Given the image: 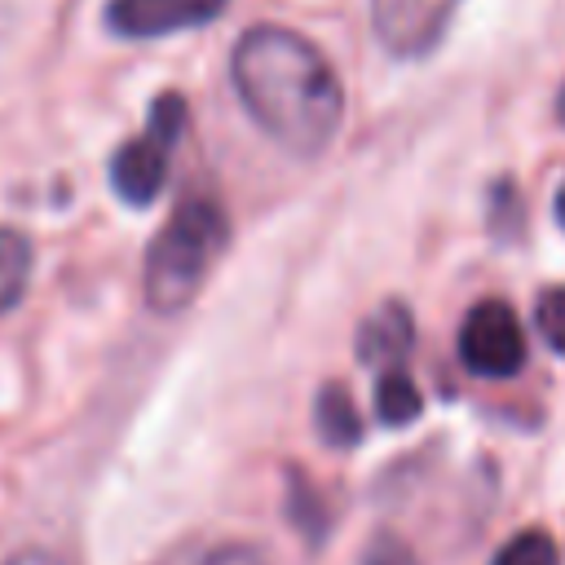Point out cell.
<instances>
[{
    "label": "cell",
    "mask_w": 565,
    "mask_h": 565,
    "mask_svg": "<svg viewBox=\"0 0 565 565\" xmlns=\"http://www.w3.org/2000/svg\"><path fill=\"white\" fill-rule=\"evenodd\" d=\"M230 84L256 128L296 159H313L344 124V88L331 62L291 26L260 22L230 53Z\"/></svg>",
    "instance_id": "1"
},
{
    "label": "cell",
    "mask_w": 565,
    "mask_h": 565,
    "mask_svg": "<svg viewBox=\"0 0 565 565\" xmlns=\"http://www.w3.org/2000/svg\"><path fill=\"white\" fill-rule=\"evenodd\" d=\"M230 243V221L225 207L212 194H190L177 203V212L163 221V230L150 238L146 252V269H141V287H146V305L163 318L181 313L207 269L216 265V256Z\"/></svg>",
    "instance_id": "2"
},
{
    "label": "cell",
    "mask_w": 565,
    "mask_h": 565,
    "mask_svg": "<svg viewBox=\"0 0 565 565\" xmlns=\"http://www.w3.org/2000/svg\"><path fill=\"white\" fill-rule=\"evenodd\" d=\"M181 132H185V102H181V93L154 97L146 128L110 154V185H115V194L124 203L146 207V203L159 199Z\"/></svg>",
    "instance_id": "3"
},
{
    "label": "cell",
    "mask_w": 565,
    "mask_h": 565,
    "mask_svg": "<svg viewBox=\"0 0 565 565\" xmlns=\"http://www.w3.org/2000/svg\"><path fill=\"white\" fill-rule=\"evenodd\" d=\"M455 349H459V362L481 380H512L525 366V353H530L516 309L508 300H494V296L477 300L463 313Z\"/></svg>",
    "instance_id": "4"
},
{
    "label": "cell",
    "mask_w": 565,
    "mask_h": 565,
    "mask_svg": "<svg viewBox=\"0 0 565 565\" xmlns=\"http://www.w3.org/2000/svg\"><path fill=\"white\" fill-rule=\"evenodd\" d=\"M459 0H371L375 40L393 57H424L441 44Z\"/></svg>",
    "instance_id": "5"
},
{
    "label": "cell",
    "mask_w": 565,
    "mask_h": 565,
    "mask_svg": "<svg viewBox=\"0 0 565 565\" xmlns=\"http://www.w3.org/2000/svg\"><path fill=\"white\" fill-rule=\"evenodd\" d=\"M230 0H110L106 26L124 40H159L172 31L207 26L225 13Z\"/></svg>",
    "instance_id": "6"
},
{
    "label": "cell",
    "mask_w": 565,
    "mask_h": 565,
    "mask_svg": "<svg viewBox=\"0 0 565 565\" xmlns=\"http://www.w3.org/2000/svg\"><path fill=\"white\" fill-rule=\"evenodd\" d=\"M411 344H415V322H411V309L402 300H384L358 331V358L366 366H375V375L402 371Z\"/></svg>",
    "instance_id": "7"
},
{
    "label": "cell",
    "mask_w": 565,
    "mask_h": 565,
    "mask_svg": "<svg viewBox=\"0 0 565 565\" xmlns=\"http://www.w3.org/2000/svg\"><path fill=\"white\" fill-rule=\"evenodd\" d=\"M313 428L327 446L344 450V446H358L362 437V419L353 411V397L340 388V384H327L318 397H313Z\"/></svg>",
    "instance_id": "8"
},
{
    "label": "cell",
    "mask_w": 565,
    "mask_h": 565,
    "mask_svg": "<svg viewBox=\"0 0 565 565\" xmlns=\"http://www.w3.org/2000/svg\"><path fill=\"white\" fill-rule=\"evenodd\" d=\"M31 238L18 225H0V313L18 309L31 282Z\"/></svg>",
    "instance_id": "9"
},
{
    "label": "cell",
    "mask_w": 565,
    "mask_h": 565,
    "mask_svg": "<svg viewBox=\"0 0 565 565\" xmlns=\"http://www.w3.org/2000/svg\"><path fill=\"white\" fill-rule=\"evenodd\" d=\"M419 411H424V397H419V388L406 371H380L375 375V415H380V424L402 428Z\"/></svg>",
    "instance_id": "10"
},
{
    "label": "cell",
    "mask_w": 565,
    "mask_h": 565,
    "mask_svg": "<svg viewBox=\"0 0 565 565\" xmlns=\"http://www.w3.org/2000/svg\"><path fill=\"white\" fill-rule=\"evenodd\" d=\"M490 565H561V547L547 530H516Z\"/></svg>",
    "instance_id": "11"
},
{
    "label": "cell",
    "mask_w": 565,
    "mask_h": 565,
    "mask_svg": "<svg viewBox=\"0 0 565 565\" xmlns=\"http://www.w3.org/2000/svg\"><path fill=\"white\" fill-rule=\"evenodd\" d=\"M534 327L539 335L565 358V287H547L534 305Z\"/></svg>",
    "instance_id": "12"
},
{
    "label": "cell",
    "mask_w": 565,
    "mask_h": 565,
    "mask_svg": "<svg viewBox=\"0 0 565 565\" xmlns=\"http://www.w3.org/2000/svg\"><path fill=\"white\" fill-rule=\"evenodd\" d=\"M362 565H419V561H415V552H411L406 539H397V534H375V539L366 543V552H362Z\"/></svg>",
    "instance_id": "13"
},
{
    "label": "cell",
    "mask_w": 565,
    "mask_h": 565,
    "mask_svg": "<svg viewBox=\"0 0 565 565\" xmlns=\"http://www.w3.org/2000/svg\"><path fill=\"white\" fill-rule=\"evenodd\" d=\"M203 565H265V556H260L256 547H247V543H225V547H216Z\"/></svg>",
    "instance_id": "14"
},
{
    "label": "cell",
    "mask_w": 565,
    "mask_h": 565,
    "mask_svg": "<svg viewBox=\"0 0 565 565\" xmlns=\"http://www.w3.org/2000/svg\"><path fill=\"white\" fill-rule=\"evenodd\" d=\"M4 565H66L62 556H53V552H40V547H31V552H18V556H9Z\"/></svg>",
    "instance_id": "15"
},
{
    "label": "cell",
    "mask_w": 565,
    "mask_h": 565,
    "mask_svg": "<svg viewBox=\"0 0 565 565\" xmlns=\"http://www.w3.org/2000/svg\"><path fill=\"white\" fill-rule=\"evenodd\" d=\"M556 221H561V225H565V185H561V190H556Z\"/></svg>",
    "instance_id": "16"
},
{
    "label": "cell",
    "mask_w": 565,
    "mask_h": 565,
    "mask_svg": "<svg viewBox=\"0 0 565 565\" xmlns=\"http://www.w3.org/2000/svg\"><path fill=\"white\" fill-rule=\"evenodd\" d=\"M556 115H561V124H565V88H561V97H556Z\"/></svg>",
    "instance_id": "17"
}]
</instances>
